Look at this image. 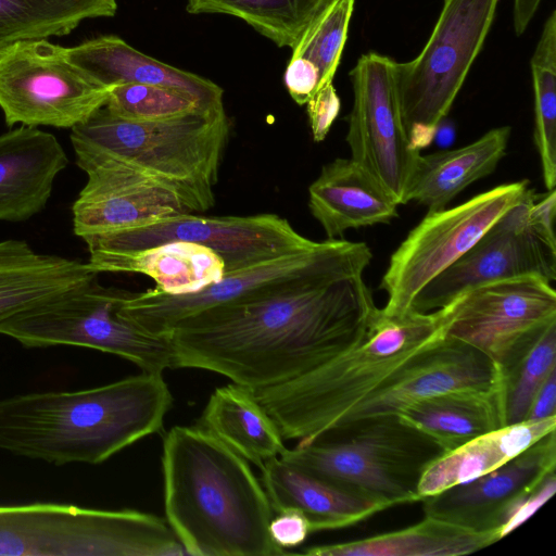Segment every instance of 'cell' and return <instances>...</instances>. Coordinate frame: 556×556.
Wrapping results in <instances>:
<instances>
[{"instance_id": "ba28073f", "label": "cell", "mask_w": 556, "mask_h": 556, "mask_svg": "<svg viewBox=\"0 0 556 556\" xmlns=\"http://www.w3.org/2000/svg\"><path fill=\"white\" fill-rule=\"evenodd\" d=\"M130 292L104 287L98 278L0 323V334L26 348L71 345L125 358L142 371L173 368L167 337L144 331L119 314Z\"/></svg>"}, {"instance_id": "603a6c76", "label": "cell", "mask_w": 556, "mask_h": 556, "mask_svg": "<svg viewBox=\"0 0 556 556\" xmlns=\"http://www.w3.org/2000/svg\"><path fill=\"white\" fill-rule=\"evenodd\" d=\"M261 472L274 514L296 508L305 516L311 532L350 527L387 509L377 501L314 477L280 457L266 462Z\"/></svg>"}, {"instance_id": "5b68a950", "label": "cell", "mask_w": 556, "mask_h": 556, "mask_svg": "<svg viewBox=\"0 0 556 556\" xmlns=\"http://www.w3.org/2000/svg\"><path fill=\"white\" fill-rule=\"evenodd\" d=\"M224 105L160 121H129L104 105L71 129L76 165L112 161L174 191L191 213L215 205V186L229 138Z\"/></svg>"}, {"instance_id": "83f0119b", "label": "cell", "mask_w": 556, "mask_h": 556, "mask_svg": "<svg viewBox=\"0 0 556 556\" xmlns=\"http://www.w3.org/2000/svg\"><path fill=\"white\" fill-rule=\"evenodd\" d=\"M198 426L260 469L286 448L277 424L254 390L233 382L214 390Z\"/></svg>"}, {"instance_id": "8fae6325", "label": "cell", "mask_w": 556, "mask_h": 556, "mask_svg": "<svg viewBox=\"0 0 556 556\" xmlns=\"http://www.w3.org/2000/svg\"><path fill=\"white\" fill-rule=\"evenodd\" d=\"M532 188L528 179L494 187L451 208L428 211L392 253L380 288L387 293L386 315L410 309L416 295L460 258Z\"/></svg>"}, {"instance_id": "3957f363", "label": "cell", "mask_w": 556, "mask_h": 556, "mask_svg": "<svg viewBox=\"0 0 556 556\" xmlns=\"http://www.w3.org/2000/svg\"><path fill=\"white\" fill-rule=\"evenodd\" d=\"M173 404L162 372L0 400V451L53 465L108 460L159 432Z\"/></svg>"}, {"instance_id": "5bb4252c", "label": "cell", "mask_w": 556, "mask_h": 556, "mask_svg": "<svg viewBox=\"0 0 556 556\" xmlns=\"http://www.w3.org/2000/svg\"><path fill=\"white\" fill-rule=\"evenodd\" d=\"M88 251H131L185 241L214 251L225 273L306 250L315 244L276 214L206 216L182 213L152 224L83 239Z\"/></svg>"}, {"instance_id": "e575fe53", "label": "cell", "mask_w": 556, "mask_h": 556, "mask_svg": "<svg viewBox=\"0 0 556 556\" xmlns=\"http://www.w3.org/2000/svg\"><path fill=\"white\" fill-rule=\"evenodd\" d=\"M104 106L115 116L129 121H160L207 109L182 90L136 83L110 88Z\"/></svg>"}, {"instance_id": "74e56055", "label": "cell", "mask_w": 556, "mask_h": 556, "mask_svg": "<svg viewBox=\"0 0 556 556\" xmlns=\"http://www.w3.org/2000/svg\"><path fill=\"white\" fill-rule=\"evenodd\" d=\"M341 109V101L333 84L320 88L306 103L313 140L321 142L326 139Z\"/></svg>"}, {"instance_id": "4fadbf2b", "label": "cell", "mask_w": 556, "mask_h": 556, "mask_svg": "<svg viewBox=\"0 0 556 556\" xmlns=\"http://www.w3.org/2000/svg\"><path fill=\"white\" fill-rule=\"evenodd\" d=\"M450 306L444 336L489 356L510 370L556 324V292L539 277H518L472 288Z\"/></svg>"}, {"instance_id": "30bf717a", "label": "cell", "mask_w": 556, "mask_h": 556, "mask_svg": "<svg viewBox=\"0 0 556 556\" xmlns=\"http://www.w3.org/2000/svg\"><path fill=\"white\" fill-rule=\"evenodd\" d=\"M420 53L396 62L404 124L414 148L430 143L446 117L492 27L500 0H442Z\"/></svg>"}, {"instance_id": "836d02e7", "label": "cell", "mask_w": 556, "mask_h": 556, "mask_svg": "<svg viewBox=\"0 0 556 556\" xmlns=\"http://www.w3.org/2000/svg\"><path fill=\"white\" fill-rule=\"evenodd\" d=\"M354 4V0H329L292 49V56H301L317 68L321 88L332 83L340 64Z\"/></svg>"}, {"instance_id": "4316f807", "label": "cell", "mask_w": 556, "mask_h": 556, "mask_svg": "<svg viewBox=\"0 0 556 556\" xmlns=\"http://www.w3.org/2000/svg\"><path fill=\"white\" fill-rule=\"evenodd\" d=\"M555 429L556 416L525 420L492 430L441 454L420 478V501L498 468Z\"/></svg>"}, {"instance_id": "60d3db41", "label": "cell", "mask_w": 556, "mask_h": 556, "mask_svg": "<svg viewBox=\"0 0 556 556\" xmlns=\"http://www.w3.org/2000/svg\"><path fill=\"white\" fill-rule=\"evenodd\" d=\"M556 213V190L536 194L528 210V222L534 232L552 249L556 250L554 219Z\"/></svg>"}, {"instance_id": "8d00e7d4", "label": "cell", "mask_w": 556, "mask_h": 556, "mask_svg": "<svg viewBox=\"0 0 556 556\" xmlns=\"http://www.w3.org/2000/svg\"><path fill=\"white\" fill-rule=\"evenodd\" d=\"M555 491L556 473L552 470L506 513L497 532L500 540L529 519L553 496Z\"/></svg>"}, {"instance_id": "d590c367", "label": "cell", "mask_w": 556, "mask_h": 556, "mask_svg": "<svg viewBox=\"0 0 556 556\" xmlns=\"http://www.w3.org/2000/svg\"><path fill=\"white\" fill-rule=\"evenodd\" d=\"M71 33L35 0H0V53L24 40L47 39Z\"/></svg>"}, {"instance_id": "ab89813d", "label": "cell", "mask_w": 556, "mask_h": 556, "mask_svg": "<svg viewBox=\"0 0 556 556\" xmlns=\"http://www.w3.org/2000/svg\"><path fill=\"white\" fill-rule=\"evenodd\" d=\"M268 529L273 541L281 548L301 545L311 533L305 516L292 507L275 513Z\"/></svg>"}, {"instance_id": "e0dca14e", "label": "cell", "mask_w": 556, "mask_h": 556, "mask_svg": "<svg viewBox=\"0 0 556 556\" xmlns=\"http://www.w3.org/2000/svg\"><path fill=\"white\" fill-rule=\"evenodd\" d=\"M500 381L501 371L489 356L443 334L407 358L336 427L397 415L412 403L447 392L491 390L498 388Z\"/></svg>"}, {"instance_id": "f546056e", "label": "cell", "mask_w": 556, "mask_h": 556, "mask_svg": "<svg viewBox=\"0 0 556 556\" xmlns=\"http://www.w3.org/2000/svg\"><path fill=\"white\" fill-rule=\"evenodd\" d=\"M498 541L493 532H478L426 516L413 526L362 540L309 546L311 556H459L478 552Z\"/></svg>"}, {"instance_id": "9c48e42d", "label": "cell", "mask_w": 556, "mask_h": 556, "mask_svg": "<svg viewBox=\"0 0 556 556\" xmlns=\"http://www.w3.org/2000/svg\"><path fill=\"white\" fill-rule=\"evenodd\" d=\"M371 258L365 242L326 239L306 250L227 273L193 293L130 292L119 314L149 333L166 337L178 321L206 308L270 295L327 275L364 273Z\"/></svg>"}, {"instance_id": "1f68e13d", "label": "cell", "mask_w": 556, "mask_h": 556, "mask_svg": "<svg viewBox=\"0 0 556 556\" xmlns=\"http://www.w3.org/2000/svg\"><path fill=\"white\" fill-rule=\"evenodd\" d=\"M534 131L543 181L547 190L556 185V11L544 22L530 60Z\"/></svg>"}, {"instance_id": "44dd1931", "label": "cell", "mask_w": 556, "mask_h": 556, "mask_svg": "<svg viewBox=\"0 0 556 556\" xmlns=\"http://www.w3.org/2000/svg\"><path fill=\"white\" fill-rule=\"evenodd\" d=\"M65 53L81 72L109 89L130 83L160 85L189 93L203 108L224 105L223 89L212 80L148 56L114 35L65 48Z\"/></svg>"}, {"instance_id": "277c9868", "label": "cell", "mask_w": 556, "mask_h": 556, "mask_svg": "<svg viewBox=\"0 0 556 556\" xmlns=\"http://www.w3.org/2000/svg\"><path fill=\"white\" fill-rule=\"evenodd\" d=\"M450 306L386 315L379 308L364 338L287 382L255 389L285 440L306 444L334 428L416 352L444 334Z\"/></svg>"}, {"instance_id": "8992f818", "label": "cell", "mask_w": 556, "mask_h": 556, "mask_svg": "<svg viewBox=\"0 0 556 556\" xmlns=\"http://www.w3.org/2000/svg\"><path fill=\"white\" fill-rule=\"evenodd\" d=\"M443 453L397 415H383L340 425L309 443L286 447L279 457L389 508L420 501V478Z\"/></svg>"}, {"instance_id": "d4e9b609", "label": "cell", "mask_w": 556, "mask_h": 556, "mask_svg": "<svg viewBox=\"0 0 556 556\" xmlns=\"http://www.w3.org/2000/svg\"><path fill=\"white\" fill-rule=\"evenodd\" d=\"M98 278L87 263L36 252L26 241H0V323Z\"/></svg>"}, {"instance_id": "ac0fdd59", "label": "cell", "mask_w": 556, "mask_h": 556, "mask_svg": "<svg viewBox=\"0 0 556 556\" xmlns=\"http://www.w3.org/2000/svg\"><path fill=\"white\" fill-rule=\"evenodd\" d=\"M81 170L87 181L72 206L73 229L81 239L189 212L174 191L125 164L102 161Z\"/></svg>"}, {"instance_id": "4dcf8cb0", "label": "cell", "mask_w": 556, "mask_h": 556, "mask_svg": "<svg viewBox=\"0 0 556 556\" xmlns=\"http://www.w3.org/2000/svg\"><path fill=\"white\" fill-rule=\"evenodd\" d=\"M329 0H187L192 14L237 16L278 47L293 49L303 31Z\"/></svg>"}, {"instance_id": "2e32d148", "label": "cell", "mask_w": 556, "mask_h": 556, "mask_svg": "<svg viewBox=\"0 0 556 556\" xmlns=\"http://www.w3.org/2000/svg\"><path fill=\"white\" fill-rule=\"evenodd\" d=\"M533 189L503 214L454 264L432 279L414 299L410 309L428 313L451 304L466 291L518 277L556 279V250L530 227L528 210Z\"/></svg>"}, {"instance_id": "d6a6232c", "label": "cell", "mask_w": 556, "mask_h": 556, "mask_svg": "<svg viewBox=\"0 0 556 556\" xmlns=\"http://www.w3.org/2000/svg\"><path fill=\"white\" fill-rule=\"evenodd\" d=\"M556 371V324L548 327L530 351L501 376L504 425L527 420L533 399L548 376Z\"/></svg>"}, {"instance_id": "7c38bea8", "label": "cell", "mask_w": 556, "mask_h": 556, "mask_svg": "<svg viewBox=\"0 0 556 556\" xmlns=\"http://www.w3.org/2000/svg\"><path fill=\"white\" fill-rule=\"evenodd\" d=\"M109 91L47 39L18 41L0 53V109L9 127L72 129L105 105Z\"/></svg>"}, {"instance_id": "7a4b0ae2", "label": "cell", "mask_w": 556, "mask_h": 556, "mask_svg": "<svg viewBox=\"0 0 556 556\" xmlns=\"http://www.w3.org/2000/svg\"><path fill=\"white\" fill-rule=\"evenodd\" d=\"M166 522L189 556L289 554L269 534L265 489L243 457L200 426H175L162 450Z\"/></svg>"}, {"instance_id": "9a60e30c", "label": "cell", "mask_w": 556, "mask_h": 556, "mask_svg": "<svg viewBox=\"0 0 556 556\" xmlns=\"http://www.w3.org/2000/svg\"><path fill=\"white\" fill-rule=\"evenodd\" d=\"M350 78L353 105L346 142L351 159L399 205L406 204L420 150L413 147L404 124L396 62L376 52L362 54Z\"/></svg>"}, {"instance_id": "f1b7e54d", "label": "cell", "mask_w": 556, "mask_h": 556, "mask_svg": "<svg viewBox=\"0 0 556 556\" xmlns=\"http://www.w3.org/2000/svg\"><path fill=\"white\" fill-rule=\"evenodd\" d=\"M397 417L450 452L504 425L498 388L453 391L412 403Z\"/></svg>"}, {"instance_id": "ffe728a7", "label": "cell", "mask_w": 556, "mask_h": 556, "mask_svg": "<svg viewBox=\"0 0 556 556\" xmlns=\"http://www.w3.org/2000/svg\"><path fill=\"white\" fill-rule=\"evenodd\" d=\"M67 155L52 134L21 125L0 135V220L24 222L47 205Z\"/></svg>"}, {"instance_id": "cb8c5ba5", "label": "cell", "mask_w": 556, "mask_h": 556, "mask_svg": "<svg viewBox=\"0 0 556 556\" xmlns=\"http://www.w3.org/2000/svg\"><path fill=\"white\" fill-rule=\"evenodd\" d=\"M88 267L100 273H132L150 277L156 290L189 294L219 281L223 260L200 244L174 241L131 251H88Z\"/></svg>"}, {"instance_id": "7402d4cb", "label": "cell", "mask_w": 556, "mask_h": 556, "mask_svg": "<svg viewBox=\"0 0 556 556\" xmlns=\"http://www.w3.org/2000/svg\"><path fill=\"white\" fill-rule=\"evenodd\" d=\"M399 204L352 159L325 164L308 187V207L328 239L397 217Z\"/></svg>"}, {"instance_id": "484cf974", "label": "cell", "mask_w": 556, "mask_h": 556, "mask_svg": "<svg viewBox=\"0 0 556 556\" xmlns=\"http://www.w3.org/2000/svg\"><path fill=\"white\" fill-rule=\"evenodd\" d=\"M511 128H492L479 139L457 149L419 155L406 191V203L428 211L447 207L459 192L489 176L504 157Z\"/></svg>"}, {"instance_id": "6da1fadb", "label": "cell", "mask_w": 556, "mask_h": 556, "mask_svg": "<svg viewBox=\"0 0 556 556\" xmlns=\"http://www.w3.org/2000/svg\"><path fill=\"white\" fill-rule=\"evenodd\" d=\"M378 311L364 273H341L206 308L166 337L173 368L213 371L255 390L300 377L352 348Z\"/></svg>"}, {"instance_id": "b9f144b4", "label": "cell", "mask_w": 556, "mask_h": 556, "mask_svg": "<svg viewBox=\"0 0 556 556\" xmlns=\"http://www.w3.org/2000/svg\"><path fill=\"white\" fill-rule=\"evenodd\" d=\"M556 416V371L552 372L535 394L527 420Z\"/></svg>"}, {"instance_id": "d6986e66", "label": "cell", "mask_w": 556, "mask_h": 556, "mask_svg": "<svg viewBox=\"0 0 556 556\" xmlns=\"http://www.w3.org/2000/svg\"><path fill=\"white\" fill-rule=\"evenodd\" d=\"M555 469L556 435L553 431L498 468L425 497L421 500L425 515L473 531L493 532L498 538L506 513Z\"/></svg>"}, {"instance_id": "52a82bcc", "label": "cell", "mask_w": 556, "mask_h": 556, "mask_svg": "<svg viewBox=\"0 0 556 556\" xmlns=\"http://www.w3.org/2000/svg\"><path fill=\"white\" fill-rule=\"evenodd\" d=\"M162 518L65 503L0 505V556H184Z\"/></svg>"}, {"instance_id": "f35d334b", "label": "cell", "mask_w": 556, "mask_h": 556, "mask_svg": "<svg viewBox=\"0 0 556 556\" xmlns=\"http://www.w3.org/2000/svg\"><path fill=\"white\" fill-rule=\"evenodd\" d=\"M285 84L291 98L304 105L321 88L317 68L301 56H291L286 72Z\"/></svg>"}]
</instances>
